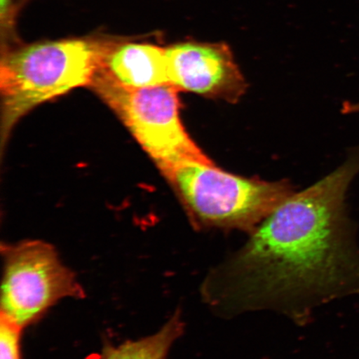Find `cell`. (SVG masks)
I'll list each match as a JSON object with an SVG mask.
<instances>
[{"mask_svg":"<svg viewBox=\"0 0 359 359\" xmlns=\"http://www.w3.org/2000/svg\"><path fill=\"white\" fill-rule=\"evenodd\" d=\"M103 42L65 39L6 49L0 64L2 142L19 121L43 102L91 86Z\"/></svg>","mask_w":359,"mask_h":359,"instance_id":"2","label":"cell"},{"mask_svg":"<svg viewBox=\"0 0 359 359\" xmlns=\"http://www.w3.org/2000/svg\"><path fill=\"white\" fill-rule=\"evenodd\" d=\"M98 70L127 88L170 84L165 48L154 44L103 42Z\"/></svg>","mask_w":359,"mask_h":359,"instance_id":"7","label":"cell"},{"mask_svg":"<svg viewBox=\"0 0 359 359\" xmlns=\"http://www.w3.org/2000/svg\"><path fill=\"white\" fill-rule=\"evenodd\" d=\"M90 87L118 116L161 173L185 161L214 163L184 128L179 90L172 85L127 88L97 70Z\"/></svg>","mask_w":359,"mask_h":359,"instance_id":"4","label":"cell"},{"mask_svg":"<svg viewBox=\"0 0 359 359\" xmlns=\"http://www.w3.org/2000/svg\"><path fill=\"white\" fill-rule=\"evenodd\" d=\"M22 330L24 327L0 314V359H22Z\"/></svg>","mask_w":359,"mask_h":359,"instance_id":"9","label":"cell"},{"mask_svg":"<svg viewBox=\"0 0 359 359\" xmlns=\"http://www.w3.org/2000/svg\"><path fill=\"white\" fill-rule=\"evenodd\" d=\"M13 0H0V27H1L2 46L13 39Z\"/></svg>","mask_w":359,"mask_h":359,"instance_id":"10","label":"cell"},{"mask_svg":"<svg viewBox=\"0 0 359 359\" xmlns=\"http://www.w3.org/2000/svg\"><path fill=\"white\" fill-rule=\"evenodd\" d=\"M22 1H25H25H27V0H22Z\"/></svg>","mask_w":359,"mask_h":359,"instance_id":"12","label":"cell"},{"mask_svg":"<svg viewBox=\"0 0 359 359\" xmlns=\"http://www.w3.org/2000/svg\"><path fill=\"white\" fill-rule=\"evenodd\" d=\"M197 231L252 233L294 193L288 182L236 176L214 163L182 161L163 173Z\"/></svg>","mask_w":359,"mask_h":359,"instance_id":"3","label":"cell"},{"mask_svg":"<svg viewBox=\"0 0 359 359\" xmlns=\"http://www.w3.org/2000/svg\"><path fill=\"white\" fill-rule=\"evenodd\" d=\"M170 84L179 91L236 103L247 84L224 43L186 42L165 48Z\"/></svg>","mask_w":359,"mask_h":359,"instance_id":"6","label":"cell"},{"mask_svg":"<svg viewBox=\"0 0 359 359\" xmlns=\"http://www.w3.org/2000/svg\"><path fill=\"white\" fill-rule=\"evenodd\" d=\"M184 331L185 323L177 309L156 333L118 345H106L101 359H168L170 348Z\"/></svg>","mask_w":359,"mask_h":359,"instance_id":"8","label":"cell"},{"mask_svg":"<svg viewBox=\"0 0 359 359\" xmlns=\"http://www.w3.org/2000/svg\"><path fill=\"white\" fill-rule=\"evenodd\" d=\"M344 114H359V102H345L343 107Z\"/></svg>","mask_w":359,"mask_h":359,"instance_id":"11","label":"cell"},{"mask_svg":"<svg viewBox=\"0 0 359 359\" xmlns=\"http://www.w3.org/2000/svg\"><path fill=\"white\" fill-rule=\"evenodd\" d=\"M1 253V313L24 329L60 300L86 297L75 273L47 242L2 244Z\"/></svg>","mask_w":359,"mask_h":359,"instance_id":"5","label":"cell"},{"mask_svg":"<svg viewBox=\"0 0 359 359\" xmlns=\"http://www.w3.org/2000/svg\"><path fill=\"white\" fill-rule=\"evenodd\" d=\"M359 173V147L333 172L292 193L210 271L202 299L219 316L273 311L298 325L317 307L359 290V253L345 197Z\"/></svg>","mask_w":359,"mask_h":359,"instance_id":"1","label":"cell"}]
</instances>
